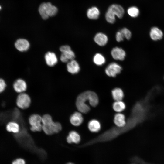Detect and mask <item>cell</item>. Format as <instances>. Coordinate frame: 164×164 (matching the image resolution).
<instances>
[{
	"label": "cell",
	"instance_id": "obj_10",
	"mask_svg": "<svg viewBox=\"0 0 164 164\" xmlns=\"http://www.w3.org/2000/svg\"><path fill=\"white\" fill-rule=\"evenodd\" d=\"M15 46L18 50L23 52L26 51L29 49L30 44L27 40L24 39H19L15 42Z\"/></svg>",
	"mask_w": 164,
	"mask_h": 164
},
{
	"label": "cell",
	"instance_id": "obj_16",
	"mask_svg": "<svg viewBox=\"0 0 164 164\" xmlns=\"http://www.w3.org/2000/svg\"><path fill=\"white\" fill-rule=\"evenodd\" d=\"M94 40L98 45L103 46L105 45L107 43L108 38L105 34L99 32L95 35L94 38Z\"/></svg>",
	"mask_w": 164,
	"mask_h": 164
},
{
	"label": "cell",
	"instance_id": "obj_17",
	"mask_svg": "<svg viewBox=\"0 0 164 164\" xmlns=\"http://www.w3.org/2000/svg\"><path fill=\"white\" fill-rule=\"evenodd\" d=\"M67 141L69 143H78L80 141V137L79 134L74 131L70 132L67 138Z\"/></svg>",
	"mask_w": 164,
	"mask_h": 164
},
{
	"label": "cell",
	"instance_id": "obj_34",
	"mask_svg": "<svg viewBox=\"0 0 164 164\" xmlns=\"http://www.w3.org/2000/svg\"></svg>",
	"mask_w": 164,
	"mask_h": 164
},
{
	"label": "cell",
	"instance_id": "obj_8",
	"mask_svg": "<svg viewBox=\"0 0 164 164\" xmlns=\"http://www.w3.org/2000/svg\"><path fill=\"white\" fill-rule=\"evenodd\" d=\"M122 70L121 67L114 62L110 63L105 70L106 74L111 77H115L116 75L119 73Z\"/></svg>",
	"mask_w": 164,
	"mask_h": 164
},
{
	"label": "cell",
	"instance_id": "obj_19",
	"mask_svg": "<svg viewBox=\"0 0 164 164\" xmlns=\"http://www.w3.org/2000/svg\"><path fill=\"white\" fill-rule=\"evenodd\" d=\"M88 127L89 130L91 132H97L100 130L101 125L98 121L96 119H92L89 122Z\"/></svg>",
	"mask_w": 164,
	"mask_h": 164
},
{
	"label": "cell",
	"instance_id": "obj_25",
	"mask_svg": "<svg viewBox=\"0 0 164 164\" xmlns=\"http://www.w3.org/2000/svg\"><path fill=\"white\" fill-rule=\"evenodd\" d=\"M93 62L97 65L100 66L105 63V59L102 54L97 53L94 56Z\"/></svg>",
	"mask_w": 164,
	"mask_h": 164
},
{
	"label": "cell",
	"instance_id": "obj_13",
	"mask_svg": "<svg viewBox=\"0 0 164 164\" xmlns=\"http://www.w3.org/2000/svg\"><path fill=\"white\" fill-rule=\"evenodd\" d=\"M70 120L72 125L77 126H79L82 123L83 118L80 113L76 112L71 116Z\"/></svg>",
	"mask_w": 164,
	"mask_h": 164
},
{
	"label": "cell",
	"instance_id": "obj_20",
	"mask_svg": "<svg viewBox=\"0 0 164 164\" xmlns=\"http://www.w3.org/2000/svg\"><path fill=\"white\" fill-rule=\"evenodd\" d=\"M6 129L9 132L18 133L20 131V127L19 124L16 122L10 121L7 124Z\"/></svg>",
	"mask_w": 164,
	"mask_h": 164
},
{
	"label": "cell",
	"instance_id": "obj_32",
	"mask_svg": "<svg viewBox=\"0 0 164 164\" xmlns=\"http://www.w3.org/2000/svg\"><path fill=\"white\" fill-rule=\"evenodd\" d=\"M66 164H74L73 163H70H70H68Z\"/></svg>",
	"mask_w": 164,
	"mask_h": 164
},
{
	"label": "cell",
	"instance_id": "obj_6",
	"mask_svg": "<svg viewBox=\"0 0 164 164\" xmlns=\"http://www.w3.org/2000/svg\"><path fill=\"white\" fill-rule=\"evenodd\" d=\"M60 50L61 52L60 59L62 62L63 63L68 62L74 58V53L69 46H62L60 47Z\"/></svg>",
	"mask_w": 164,
	"mask_h": 164
},
{
	"label": "cell",
	"instance_id": "obj_1",
	"mask_svg": "<svg viewBox=\"0 0 164 164\" xmlns=\"http://www.w3.org/2000/svg\"><path fill=\"white\" fill-rule=\"evenodd\" d=\"M42 130L47 135L59 132L62 129L61 124L53 121L51 116L46 114L42 117Z\"/></svg>",
	"mask_w": 164,
	"mask_h": 164
},
{
	"label": "cell",
	"instance_id": "obj_9",
	"mask_svg": "<svg viewBox=\"0 0 164 164\" xmlns=\"http://www.w3.org/2000/svg\"><path fill=\"white\" fill-rule=\"evenodd\" d=\"M113 58L116 60H123L126 56V53L122 48L118 47L113 48L111 52Z\"/></svg>",
	"mask_w": 164,
	"mask_h": 164
},
{
	"label": "cell",
	"instance_id": "obj_30",
	"mask_svg": "<svg viewBox=\"0 0 164 164\" xmlns=\"http://www.w3.org/2000/svg\"><path fill=\"white\" fill-rule=\"evenodd\" d=\"M133 161L139 164H152L147 163L139 158L136 157H134L132 159Z\"/></svg>",
	"mask_w": 164,
	"mask_h": 164
},
{
	"label": "cell",
	"instance_id": "obj_11",
	"mask_svg": "<svg viewBox=\"0 0 164 164\" xmlns=\"http://www.w3.org/2000/svg\"><path fill=\"white\" fill-rule=\"evenodd\" d=\"M13 87L15 91L17 93H22L25 91L27 88V84L23 80L19 79L14 82Z\"/></svg>",
	"mask_w": 164,
	"mask_h": 164
},
{
	"label": "cell",
	"instance_id": "obj_12",
	"mask_svg": "<svg viewBox=\"0 0 164 164\" xmlns=\"http://www.w3.org/2000/svg\"><path fill=\"white\" fill-rule=\"evenodd\" d=\"M149 35L151 39L154 41H157L161 39L162 38L163 35L162 31L156 27L152 28Z\"/></svg>",
	"mask_w": 164,
	"mask_h": 164
},
{
	"label": "cell",
	"instance_id": "obj_27",
	"mask_svg": "<svg viewBox=\"0 0 164 164\" xmlns=\"http://www.w3.org/2000/svg\"><path fill=\"white\" fill-rule=\"evenodd\" d=\"M124 35L125 38L129 39L131 37L132 34L130 31L126 28L122 29L120 31Z\"/></svg>",
	"mask_w": 164,
	"mask_h": 164
},
{
	"label": "cell",
	"instance_id": "obj_23",
	"mask_svg": "<svg viewBox=\"0 0 164 164\" xmlns=\"http://www.w3.org/2000/svg\"><path fill=\"white\" fill-rule=\"evenodd\" d=\"M88 99L90 104L92 106H96L98 103V98L96 94L92 91H88Z\"/></svg>",
	"mask_w": 164,
	"mask_h": 164
},
{
	"label": "cell",
	"instance_id": "obj_21",
	"mask_svg": "<svg viewBox=\"0 0 164 164\" xmlns=\"http://www.w3.org/2000/svg\"><path fill=\"white\" fill-rule=\"evenodd\" d=\"M87 17L89 19H96L99 17L100 11L97 7H93L87 10Z\"/></svg>",
	"mask_w": 164,
	"mask_h": 164
},
{
	"label": "cell",
	"instance_id": "obj_28",
	"mask_svg": "<svg viewBox=\"0 0 164 164\" xmlns=\"http://www.w3.org/2000/svg\"><path fill=\"white\" fill-rule=\"evenodd\" d=\"M124 38V35L120 31L117 32L116 35V39L117 41L121 42L123 40Z\"/></svg>",
	"mask_w": 164,
	"mask_h": 164
},
{
	"label": "cell",
	"instance_id": "obj_5",
	"mask_svg": "<svg viewBox=\"0 0 164 164\" xmlns=\"http://www.w3.org/2000/svg\"><path fill=\"white\" fill-rule=\"evenodd\" d=\"M42 117L38 114H33L29 118L31 125L30 130L32 132L40 131L42 129Z\"/></svg>",
	"mask_w": 164,
	"mask_h": 164
},
{
	"label": "cell",
	"instance_id": "obj_15",
	"mask_svg": "<svg viewBox=\"0 0 164 164\" xmlns=\"http://www.w3.org/2000/svg\"><path fill=\"white\" fill-rule=\"evenodd\" d=\"M46 63L50 66L55 65L57 62V58L53 52H49L47 53L45 56Z\"/></svg>",
	"mask_w": 164,
	"mask_h": 164
},
{
	"label": "cell",
	"instance_id": "obj_3",
	"mask_svg": "<svg viewBox=\"0 0 164 164\" xmlns=\"http://www.w3.org/2000/svg\"><path fill=\"white\" fill-rule=\"evenodd\" d=\"M38 11L42 18L44 20H46L50 17L56 15L58 9L50 2H43L39 6Z\"/></svg>",
	"mask_w": 164,
	"mask_h": 164
},
{
	"label": "cell",
	"instance_id": "obj_31",
	"mask_svg": "<svg viewBox=\"0 0 164 164\" xmlns=\"http://www.w3.org/2000/svg\"><path fill=\"white\" fill-rule=\"evenodd\" d=\"M12 164H26V163L24 159L19 158L13 161Z\"/></svg>",
	"mask_w": 164,
	"mask_h": 164
},
{
	"label": "cell",
	"instance_id": "obj_2",
	"mask_svg": "<svg viewBox=\"0 0 164 164\" xmlns=\"http://www.w3.org/2000/svg\"><path fill=\"white\" fill-rule=\"evenodd\" d=\"M124 10L120 5L113 4L108 8L105 14L107 21L110 23L113 24L115 21V16L119 18H121L124 14Z\"/></svg>",
	"mask_w": 164,
	"mask_h": 164
},
{
	"label": "cell",
	"instance_id": "obj_14",
	"mask_svg": "<svg viewBox=\"0 0 164 164\" xmlns=\"http://www.w3.org/2000/svg\"><path fill=\"white\" fill-rule=\"evenodd\" d=\"M67 68L68 72L72 74L77 73L80 70V67L78 63L74 59L68 62Z\"/></svg>",
	"mask_w": 164,
	"mask_h": 164
},
{
	"label": "cell",
	"instance_id": "obj_18",
	"mask_svg": "<svg viewBox=\"0 0 164 164\" xmlns=\"http://www.w3.org/2000/svg\"><path fill=\"white\" fill-rule=\"evenodd\" d=\"M114 121L116 126L119 128L124 127L126 124L125 116L121 113H118L115 114Z\"/></svg>",
	"mask_w": 164,
	"mask_h": 164
},
{
	"label": "cell",
	"instance_id": "obj_7",
	"mask_svg": "<svg viewBox=\"0 0 164 164\" xmlns=\"http://www.w3.org/2000/svg\"><path fill=\"white\" fill-rule=\"evenodd\" d=\"M31 103V99L27 94L22 93H20L18 96L16 104L18 107L22 109L28 108Z\"/></svg>",
	"mask_w": 164,
	"mask_h": 164
},
{
	"label": "cell",
	"instance_id": "obj_24",
	"mask_svg": "<svg viewBox=\"0 0 164 164\" xmlns=\"http://www.w3.org/2000/svg\"><path fill=\"white\" fill-rule=\"evenodd\" d=\"M113 108L115 111L121 112L125 109V105L124 103L121 101H117L113 103Z\"/></svg>",
	"mask_w": 164,
	"mask_h": 164
},
{
	"label": "cell",
	"instance_id": "obj_4",
	"mask_svg": "<svg viewBox=\"0 0 164 164\" xmlns=\"http://www.w3.org/2000/svg\"><path fill=\"white\" fill-rule=\"evenodd\" d=\"M88 99V91L83 92L80 94L77 97L76 103L78 110L80 112L84 114L88 113L90 108L86 102Z\"/></svg>",
	"mask_w": 164,
	"mask_h": 164
},
{
	"label": "cell",
	"instance_id": "obj_33",
	"mask_svg": "<svg viewBox=\"0 0 164 164\" xmlns=\"http://www.w3.org/2000/svg\"><path fill=\"white\" fill-rule=\"evenodd\" d=\"M1 9V6L0 5V10Z\"/></svg>",
	"mask_w": 164,
	"mask_h": 164
},
{
	"label": "cell",
	"instance_id": "obj_22",
	"mask_svg": "<svg viewBox=\"0 0 164 164\" xmlns=\"http://www.w3.org/2000/svg\"><path fill=\"white\" fill-rule=\"evenodd\" d=\"M111 93L113 99L116 101H121L123 98V92L120 88H116L113 89Z\"/></svg>",
	"mask_w": 164,
	"mask_h": 164
},
{
	"label": "cell",
	"instance_id": "obj_29",
	"mask_svg": "<svg viewBox=\"0 0 164 164\" xmlns=\"http://www.w3.org/2000/svg\"><path fill=\"white\" fill-rule=\"evenodd\" d=\"M6 86V84L4 80L0 78V93L4 91Z\"/></svg>",
	"mask_w": 164,
	"mask_h": 164
},
{
	"label": "cell",
	"instance_id": "obj_26",
	"mask_svg": "<svg viewBox=\"0 0 164 164\" xmlns=\"http://www.w3.org/2000/svg\"><path fill=\"white\" fill-rule=\"evenodd\" d=\"M127 12L129 15L133 17H136L138 16L139 13L138 9L135 6L129 8L128 9Z\"/></svg>",
	"mask_w": 164,
	"mask_h": 164
}]
</instances>
